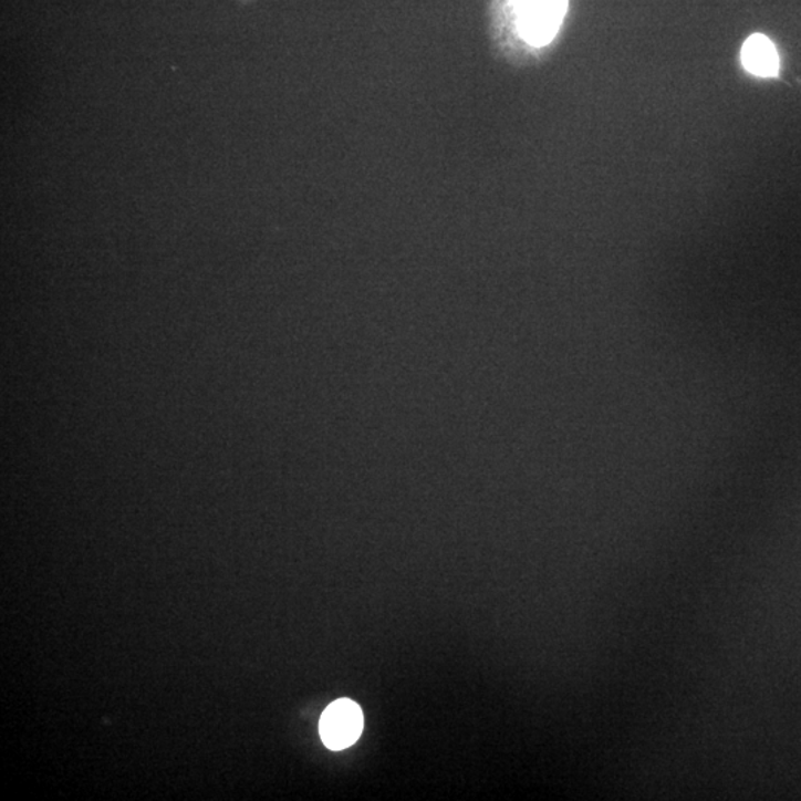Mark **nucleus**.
<instances>
[{
    "mask_svg": "<svg viewBox=\"0 0 801 801\" xmlns=\"http://www.w3.org/2000/svg\"><path fill=\"white\" fill-rule=\"evenodd\" d=\"M521 37L534 46L550 43L559 32L569 0H511Z\"/></svg>",
    "mask_w": 801,
    "mask_h": 801,
    "instance_id": "1",
    "label": "nucleus"
},
{
    "mask_svg": "<svg viewBox=\"0 0 801 801\" xmlns=\"http://www.w3.org/2000/svg\"><path fill=\"white\" fill-rule=\"evenodd\" d=\"M364 727L363 711L351 699H339L322 714L320 734L330 750L339 751L354 746Z\"/></svg>",
    "mask_w": 801,
    "mask_h": 801,
    "instance_id": "2",
    "label": "nucleus"
},
{
    "mask_svg": "<svg viewBox=\"0 0 801 801\" xmlns=\"http://www.w3.org/2000/svg\"><path fill=\"white\" fill-rule=\"evenodd\" d=\"M742 64L752 75L774 76L779 69V56L770 39L763 34H752L742 48Z\"/></svg>",
    "mask_w": 801,
    "mask_h": 801,
    "instance_id": "3",
    "label": "nucleus"
}]
</instances>
